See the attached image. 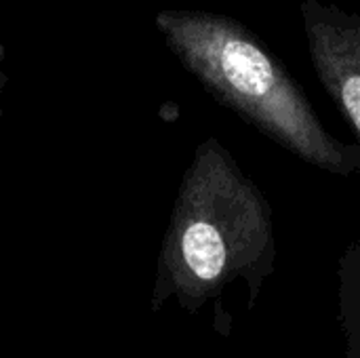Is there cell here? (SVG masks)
Wrapping results in <instances>:
<instances>
[{
	"label": "cell",
	"instance_id": "3957f363",
	"mask_svg": "<svg viewBox=\"0 0 360 358\" xmlns=\"http://www.w3.org/2000/svg\"><path fill=\"white\" fill-rule=\"evenodd\" d=\"M302 19L314 72L360 146V17L333 2L304 0Z\"/></svg>",
	"mask_w": 360,
	"mask_h": 358
},
{
	"label": "cell",
	"instance_id": "7a4b0ae2",
	"mask_svg": "<svg viewBox=\"0 0 360 358\" xmlns=\"http://www.w3.org/2000/svg\"><path fill=\"white\" fill-rule=\"evenodd\" d=\"M156 27L198 82L245 122L310 167L360 177V146L338 139L302 84L245 23L209 11H160Z\"/></svg>",
	"mask_w": 360,
	"mask_h": 358
},
{
	"label": "cell",
	"instance_id": "5b68a950",
	"mask_svg": "<svg viewBox=\"0 0 360 358\" xmlns=\"http://www.w3.org/2000/svg\"><path fill=\"white\" fill-rule=\"evenodd\" d=\"M4 84H6V74L0 70V99H2V91H4ZM0 116H2V106H0Z\"/></svg>",
	"mask_w": 360,
	"mask_h": 358
},
{
	"label": "cell",
	"instance_id": "277c9868",
	"mask_svg": "<svg viewBox=\"0 0 360 358\" xmlns=\"http://www.w3.org/2000/svg\"><path fill=\"white\" fill-rule=\"evenodd\" d=\"M338 325L344 358H360V241H352L338 260Z\"/></svg>",
	"mask_w": 360,
	"mask_h": 358
},
{
	"label": "cell",
	"instance_id": "6da1fadb",
	"mask_svg": "<svg viewBox=\"0 0 360 358\" xmlns=\"http://www.w3.org/2000/svg\"><path fill=\"white\" fill-rule=\"evenodd\" d=\"M272 205L215 139H205L184 175L160 253L158 298L198 310L240 281L249 308L276 272Z\"/></svg>",
	"mask_w": 360,
	"mask_h": 358
}]
</instances>
